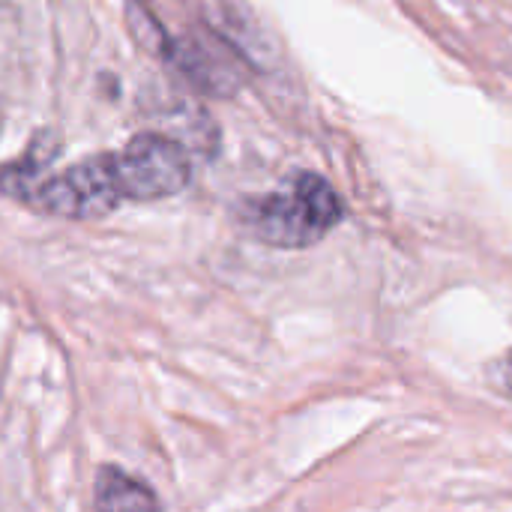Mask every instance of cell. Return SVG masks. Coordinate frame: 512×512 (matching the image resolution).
<instances>
[{"label":"cell","mask_w":512,"mask_h":512,"mask_svg":"<svg viewBox=\"0 0 512 512\" xmlns=\"http://www.w3.org/2000/svg\"><path fill=\"white\" fill-rule=\"evenodd\" d=\"M345 219V204L330 180L312 171L288 177L246 213L249 231L276 249H306L321 243Z\"/></svg>","instance_id":"1"},{"label":"cell","mask_w":512,"mask_h":512,"mask_svg":"<svg viewBox=\"0 0 512 512\" xmlns=\"http://www.w3.org/2000/svg\"><path fill=\"white\" fill-rule=\"evenodd\" d=\"M123 201H162L180 195L192 180L189 150L159 132L135 135L120 153H111Z\"/></svg>","instance_id":"2"},{"label":"cell","mask_w":512,"mask_h":512,"mask_svg":"<svg viewBox=\"0 0 512 512\" xmlns=\"http://www.w3.org/2000/svg\"><path fill=\"white\" fill-rule=\"evenodd\" d=\"M27 201L63 219H102L114 213L120 204H126L120 195L111 153L81 159L63 174L39 180Z\"/></svg>","instance_id":"3"},{"label":"cell","mask_w":512,"mask_h":512,"mask_svg":"<svg viewBox=\"0 0 512 512\" xmlns=\"http://www.w3.org/2000/svg\"><path fill=\"white\" fill-rule=\"evenodd\" d=\"M156 54L207 96H234L246 84L243 54L213 30H189L183 36L165 33Z\"/></svg>","instance_id":"4"},{"label":"cell","mask_w":512,"mask_h":512,"mask_svg":"<svg viewBox=\"0 0 512 512\" xmlns=\"http://www.w3.org/2000/svg\"><path fill=\"white\" fill-rule=\"evenodd\" d=\"M96 512H162L153 489L117 465H105L93 483Z\"/></svg>","instance_id":"5"},{"label":"cell","mask_w":512,"mask_h":512,"mask_svg":"<svg viewBox=\"0 0 512 512\" xmlns=\"http://www.w3.org/2000/svg\"><path fill=\"white\" fill-rule=\"evenodd\" d=\"M495 378H498V384L512 396V351L495 366Z\"/></svg>","instance_id":"6"}]
</instances>
